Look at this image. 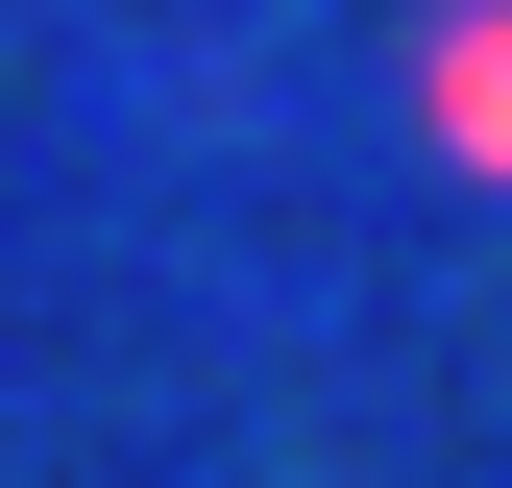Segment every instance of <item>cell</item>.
<instances>
[{"label": "cell", "mask_w": 512, "mask_h": 488, "mask_svg": "<svg viewBox=\"0 0 512 488\" xmlns=\"http://www.w3.org/2000/svg\"><path fill=\"white\" fill-rule=\"evenodd\" d=\"M439 122H464V147L512 171V25H464V49H439Z\"/></svg>", "instance_id": "1"}]
</instances>
